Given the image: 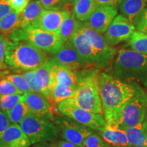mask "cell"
<instances>
[{"label": "cell", "instance_id": "6da1fadb", "mask_svg": "<svg viewBox=\"0 0 147 147\" xmlns=\"http://www.w3.org/2000/svg\"><path fill=\"white\" fill-rule=\"evenodd\" d=\"M142 89L137 83H127L115 78L113 74L100 72L99 91L103 115L108 125L117 127L123 109Z\"/></svg>", "mask_w": 147, "mask_h": 147}, {"label": "cell", "instance_id": "7a4b0ae2", "mask_svg": "<svg viewBox=\"0 0 147 147\" xmlns=\"http://www.w3.org/2000/svg\"><path fill=\"white\" fill-rule=\"evenodd\" d=\"M113 76L127 83L147 87V55L133 49H121L114 61Z\"/></svg>", "mask_w": 147, "mask_h": 147}, {"label": "cell", "instance_id": "3957f363", "mask_svg": "<svg viewBox=\"0 0 147 147\" xmlns=\"http://www.w3.org/2000/svg\"><path fill=\"white\" fill-rule=\"evenodd\" d=\"M78 85L74 95L69 100L82 109L103 115L102 100L99 91L100 69L94 67L76 70Z\"/></svg>", "mask_w": 147, "mask_h": 147}, {"label": "cell", "instance_id": "277c9868", "mask_svg": "<svg viewBox=\"0 0 147 147\" xmlns=\"http://www.w3.org/2000/svg\"><path fill=\"white\" fill-rule=\"evenodd\" d=\"M48 59L47 53L28 42L10 41L5 62L16 71H27L40 67Z\"/></svg>", "mask_w": 147, "mask_h": 147}, {"label": "cell", "instance_id": "5b68a950", "mask_svg": "<svg viewBox=\"0 0 147 147\" xmlns=\"http://www.w3.org/2000/svg\"><path fill=\"white\" fill-rule=\"evenodd\" d=\"M8 36L12 41L28 42L38 49L52 55L55 54L63 44L55 33L31 26L14 29Z\"/></svg>", "mask_w": 147, "mask_h": 147}, {"label": "cell", "instance_id": "8992f818", "mask_svg": "<svg viewBox=\"0 0 147 147\" xmlns=\"http://www.w3.org/2000/svg\"><path fill=\"white\" fill-rule=\"evenodd\" d=\"M18 125L32 145L54 142L59 135L57 129L52 121L38 117L30 111Z\"/></svg>", "mask_w": 147, "mask_h": 147}, {"label": "cell", "instance_id": "52a82bcc", "mask_svg": "<svg viewBox=\"0 0 147 147\" xmlns=\"http://www.w3.org/2000/svg\"><path fill=\"white\" fill-rule=\"evenodd\" d=\"M57 109L59 113L95 131H101L108 125L102 115L79 108L69 99L59 103Z\"/></svg>", "mask_w": 147, "mask_h": 147}, {"label": "cell", "instance_id": "ba28073f", "mask_svg": "<svg viewBox=\"0 0 147 147\" xmlns=\"http://www.w3.org/2000/svg\"><path fill=\"white\" fill-rule=\"evenodd\" d=\"M53 123L63 140L80 147L82 146L85 139L94 132L91 129L61 113L54 116Z\"/></svg>", "mask_w": 147, "mask_h": 147}, {"label": "cell", "instance_id": "9c48e42d", "mask_svg": "<svg viewBox=\"0 0 147 147\" xmlns=\"http://www.w3.org/2000/svg\"><path fill=\"white\" fill-rule=\"evenodd\" d=\"M146 106V93L142 89L125 106L116 127L123 129L142 123L145 118Z\"/></svg>", "mask_w": 147, "mask_h": 147}, {"label": "cell", "instance_id": "30bf717a", "mask_svg": "<svg viewBox=\"0 0 147 147\" xmlns=\"http://www.w3.org/2000/svg\"><path fill=\"white\" fill-rule=\"evenodd\" d=\"M82 30L89 40L94 51L97 59V69H102L108 67L116 54L115 49L113 47L108 45L104 37L100 34L84 26L83 24Z\"/></svg>", "mask_w": 147, "mask_h": 147}, {"label": "cell", "instance_id": "8fae6325", "mask_svg": "<svg viewBox=\"0 0 147 147\" xmlns=\"http://www.w3.org/2000/svg\"><path fill=\"white\" fill-rule=\"evenodd\" d=\"M54 63L72 69L79 70L88 67H92L79 54L71 41L64 42L59 50L51 58Z\"/></svg>", "mask_w": 147, "mask_h": 147}, {"label": "cell", "instance_id": "7c38bea8", "mask_svg": "<svg viewBox=\"0 0 147 147\" xmlns=\"http://www.w3.org/2000/svg\"><path fill=\"white\" fill-rule=\"evenodd\" d=\"M136 32V27L123 14L117 16L104 34L108 45L114 47L121 42L129 40Z\"/></svg>", "mask_w": 147, "mask_h": 147}, {"label": "cell", "instance_id": "4fadbf2b", "mask_svg": "<svg viewBox=\"0 0 147 147\" xmlns=\"http://www.w3.org/2000/svg\"><path fill=\"white\" fill-rule=\"evenodd\" d=\"M117 12L115 7L99 6L83 25L99 34H104L117 16Z\"/></svg>", "mask_w": 147, "mask_h": 147}, {"label": "cell", "instance_id": "5bb4252c", "mask_svg": "<svg viewBox=\"0 0 147 147\" xmlns=\"http://www.w3.org/2000/svg\"><path fill=\"white\" fill-rule=\"evenodd\" d=\"M66 14V11L57 8L44 9L39 18L33 25L34 27L57 34Z\"/></svg>", "mask_w": 147, "mask_h": 147}, {"label": "cell", "instance_id": "9a60e30c", "mask_svg": "<svg viewBox=\"0 0 147 147\" xmlns=\"http://www.w3.org/2000/svg\"><path fill=\"white\" fill-rule=\"evenodd\" d=\"M23 100L32 113L42 118L53 121L54 115L51 104L45 96L32 91L23 95Z\"/></svg>", "mask_w": 147, "mask_h": 147}, {"label": "cell", "instance_id": "2e32d148", "mask_svg": "<svg viewBox=\"0 0 147 147\" xmlns=\"http://www.w3.org/2000/svg\"><path fill=\"white\" fill-rule=\"evenodd\" d=\"M30 141L18 124H11L0 138V147H30Z\"/></svg>", "mask_w": 147, "mask_h": 147}, {"label": "cell", "instance_id": "e0dca14e", "mask_svg": "<svg viewBox=\"0 0 147 147\" xmlns=\"http://www.w3.org/2000/svg\"><path fill=\"white\" fill-rule=\"evenodd\" d=\"M54 84H62L77 89L78 85L77 71L54 63L51 69V86Z\"/></svg>", "mask_w": 147, "mask_h": 147}, {"label": "cell", "instance_id": "ac0fdd59", "mask_svg": "<svg viewBox=\"0 0 147 147\" xmlns=\"http://www.w3.org/2000/svg\"><path fill=\"white\" fill-rule=\"evenodd\" d=\"M74 47L77 51L92 67L97 68V59L92 46L82 32V27L75 34L71 40Z\"/></svg>", "mask_w": 147, "mask_h": 147}, {"label": "cell", "instance_id": "d6986e66", "mask_svg": "<svg viewBox=\"0 0 147 147\" xmlns=\"http://www.w3.org/2000/svg\"><path fill=\"white\" fill-rule=\"evenodd\" d=\"M147 8V0H123L119 5L121 14L136 26Z\"/></svg>", "mask_w": 147, "mask_h": 147}, {"label": "cell", "instance_id": "ffe728a7", "mask_svg": "<svg viewBox=\"0 0 147 147\" xmlns=\"http://www.w3.org/2000/svg\"><path fill=\"white\" fill-rule=\"evenodd\" d=\"M53 65L54 62L53 61V60L48 58L40 67L34 69L38 84L42 90V95L45 96L48 100H51V69Z\"/></svg>", "mask_w": 147, "mask_h": 147}, {"label": "cell", "instance_id": "44dd1931", "mask_svg": "<svg viewBox=\"0 0 147 147\" xmlns=\"http://www.w3.org/2000/svg\"><path fill=\"white\" fill-rule=\"evenodd\" d=\"M82 26V24L75 17L74 12L66 11L65 18L57 34L63 43L71 41L73 36Z\"/></svg>", "mask_w": 147, "mask_h": 147}, {"label": "cell", "instance_id": "7402d4cb", "mask_svg": "<svg viewBox=\"0 0 147 147\" xmlns=\"http://www.w3.org/2000/svg\"><path fill=\"white\" fill-rule=\"evenodd\" d=\"M99 132L102 138L110 145L114 146H130L125 132L122 129L107 125Z\"/></svg>", "mask_w": 147, "mask_h": 147}, {"label": "cell", "instance_id": "603a6c76", "mask_svg": "<svg viewBox=\"0 0 147 147\" xmlns=\"http://www.w3.org/2000/svg\"><path fill=\"white\" fill-rule=\"evenodd\" d=\"M43 10V6L40 1H33L29 3L26 8L20 14L19 29L33 26Z\"/></svg>", "mask_w": 147, "mask_h": 147}, {"label": "cell", "instance_id": "cb8c5ba5", "mask_svg": "<svg viewBox=\"0 0 147 147\" xmlns=\"http://www.w3.org/2000/svg\"><path fill=\"white\" fill-rule=\"evenodd\" d=\"M127 140L131 147H147V137L144 122L136 126L124 127Z\"/></svg>", "mask_w": 147, "mask_h": 147}, {"label": "cell", "instance_id": "d4e9b609", "mask_svg": "<svg viewBox=\"0 0 147 147\" xmlns=\"http://www.w3.org/2000/svg\"><path fill=\"white\" fill-rule=\"evenodd\" d=\"M98 7L94 0H74L73 12L79 21L86 22Z\"/></svg>", "mask_w": 147, "mask_h": 147}, {"label": "cell", "instance_id": "484cf974", "mask_svg": "<svg viewBox=\"0 0 147 147\" xmlns=\"http://www.w3.org/2000/svg\"><path fill=\"white\" fill-rule=\"evenodd\" d=\"M76 89L62 84H54L50 90L51 100L59 104L64 100L71 98L74 95Z\"/></svg>", "mask_w": 147, "mask_h": 147}, {"label": "cell", "instance_id": "4316f807", "mask_svg": "<svg viewBox=\"0 0 147 147\" xmlns=\"http://www.w3.org/2000/svg\"><path fill=\"white\" fill-rule=\"evenodd\" d=\"M20 14L12 10L5 17L0 20V32L9 35L14 29H19Z\"/></svg>", "mask_w": 147, "mask_h": 147}, {"label": "cell", "instance_id": "83f0119b", "mask_svg": "<svg viewBox=\"0 0 147 147\" xmlns=\"http://www.w3.org/2000/svg\"><path fill=\"white\" fill-rule=\"evenodd\" d=\"M29 112V108L23 99L21 102L18 103L12 109L6 113V115L11 124H19Z\"/></svg>", "mask_w": 147, "mask_h": 147}, {"label": "cell", "instance_id": "f1b7e54d", "mask_svg": "<svg viewBox=\"0 0 147 147\" xmlns=\"http://www.w3.org/2000/svg\"><path fill=\"white\" fill-rule=\"evenodd\" d=\"M129 45L133 50L147 55V34L136 31L130 38Z\"/></svg>", "mask_w": 147, "mask_h": 147}, {"label": "cell", "instance_id": "f546056e", "mask_svg": "<svg viewBox=\"0 0 147 147\" xmlns=\"http://www.w3.org/2000/svg\"><path fill=\"white\" fill-rule=\"evenodd\" d=\"M4 77L8 80H10L18 90H20L24 94L32 91V90L29 86L27 80L21 74H8Z\"/></svg>", "mask_w": 147, "mask_h": 147}, {"label": "cell", "instance_id": "4dcf8cb0", "mask_svg": "<svg viewBox=\"0 0 147 147\" xmlns=\"http://www.w3.org/2000/svg\"><path fill=\"white\" fill-rule=\"evenodd\" d=\"M23 95L24 94H12L0 95L2 111L6 113L11 109H12L18 103L23 100Z\"/></svg>", "mask_w": 147, "mask_h": 147}, {"label": "cell", "instance_id": "1f68e13d", "mask_svg": "<svg viewBox=\"0 0 147 147\" xmlns=\"http://www.w3.org/2000/svg\"><path fill=\"white\" fill-rule=\"evenodd\" d=\"M82 147H110V145L100 135L93 132L85 139Z\"/></svg>", "mask_w": 147, "mask_h": 147}, {"label": "cell", "instance_id": "d6a6232c", "mask_svg": "<svg viewBox=\"0 0 147 147\" xmlns=\"http://www.w3.org/2000/svg\"><path fill=\"white\" fill-rule=\"evenodd\" d=\"M24 94L5 77L0 78V95Z\"/></svg>", "mask_w": 147, "mask_h": 147}, {"label": "cell", "instance_id": "836d02e7", "mask_svg": "<svg viewBox=\"0 0 147 147\" xmlns=\"http://www.w3.org/2000/svg\"><path fill=\"white\" fill-rule=\"evenodd\" d=\"M23 76L25 77V79L27 80L28 82L29 86L30 87L31 89L32 90L33 92L35 93H38L39 94L42 95V90L40 89V87L38 84V80H37L36 72H35L34 69L32 70H27L22 71L21 74Z\"/></svg>", "mask_w": 147, "mask_h": 147}, {"label": "cell", "instance_id": "e575fe53", "mask_svg": "<svg viewBox=\"0 0 147 147\" xmlns=\"http://www.w3.org/2000/svg\"><path fill=\"white\" fill-rule=\"evenodd\" d=\"M10 40L8 35L2 34L0 35V63L5 64V56ZM6 64V63H5Z\"/></svg>", "mask_w": 147, "mask_h": 147}, {"label": "cell", "instance_id": "d590c367", "mask_svg": "<svg viewBox=\"0 0 147 147\" xmlns=\"http://www.w3.org/2000/svg\"><path fill=\"white\" fill-rule=\"evenodd\" d=\"M10 2L12 10L20 14L28 5L29 0H8Z\"/></svg>", "mask_w": 147, "mask_h": 147}, {"label": "cell", "instance_id": "8d00e7d4", "mask_svg": "<svg viewBox=\"0 0 147 147\" xmlns=\"http://www.w3.org/2000/svg\"><path fill=\"white\" fill-rule=\"evenodd\" d=\"M11 125V123L9 121L8 116L4 112L0 111V138L2 136L5 130Z\"/></svg>", "mask_w": 147, "mask_h": 147}, {"label": "cell", "instance_id": "74e56055", "mask_svg": "<svg viewBox=\"0 0 147 147\" xmlns=\"http://www.w3.org/2000/svg\"><path fill=\"white\" fill-rule=\"evenodd\" d=\"M136 29L138 32L147 34V8L141 16L138 23L136 26Z\"/></svg>", "mask_w": 147, "mask_h": 147}, {"label": "cell", "instance_id": "f35d334b", "mask_svg": "<svg viewBox=\"0 0 147 147\" xmlns=\"http://www.w3.org/2000/svg\"><path fill=\"white\" fill-rule=\"evenodd\" d=\"M12 10V6L8 0H0V20L5 17Z\"/></svg>", "mask_w": 147, "mask_h": 147}, {"label": "cell", "instance_id": "ab89813d", "mask_svg": "<svg viewBox=\"0 0 147 147\" xmlns=\"http://www.w3.org/2000/svg\"><path fill=\"white\" fill-rule=\"evenodd\" d=\"M99 6H113L117 8L123 0H94Z\"/></svg>", "mask_w": 147, "mask_h": 147}, {"label": "cell", "instance_id": "60d3db41", "mask_svg": "<svg viewBox=\"0 0 147 147\" xmlns=\"http://www.w3.org/2000/svg\"><path fill=\"white\" fill-rule=\"evenodd\" d=\"M42 6L45 9H53L59 4L62 0H39Z\"/></svg>", "mask_w": 147, "mask_h": 147}, {"label": "cell", "instance_id": "b9f144b4", "mask_svg": "<svg viewBox=\"0 0 147 147\" xmlns=\"http://www.w3.org/2000/svg\"><path fill=\"white\" fill-rule=\"evenodd\" d=\"M56 144L58 147H80L70 142L65 140H59L57 142H56Z\"/></svg>", "mask_w": 147, "mask_h": 147}, {"label": "cell", "instance_id": "7bdbcfd3", "mask_svg": "<svg viewBox=\"0 0 147 147\" xmlns=\"http://www.w3.org/2000/svg\"><path fill=\"white\" fill-rule=\"evenodd\" d=\"M31 147H58L56 142H44L38 144L32 145Z\"/></svg>", "mask_w": 147, "mask_h": 147}, {"label": "cell", "instance_id": "ee69618b", "mask_svg": "<svg viewBox=\"0 0 147 147\" xmlns=\"http://www.w3.org/2000/svg\"><path fill=\"white\" fill-rule=\"evenodd\" d=\"M9 74L8 67L6 64H3L0 63V78L8 75Z\"/></svg>", "mask_w": 147, "mask_h": 147}, {"label": "cell", "instance_id": "f6af8a7d", "mask_svg": "<svg viewBox=\"0 0 147 147\" xmlns=\"http://www.w3.org/2000/svg\"><path fill=\"white\" fill-rule=\"evenodd\" d=\"M144 124L147 125V93H146V114H145V118L144 120Z\"/></svg>", "mask_w": 147, "mask_h": 147}, {"label": "cell", "instance_id": "bcb514c9", "mask_svg": "<svg viewBox=\"0 0 147 147\" xmlns=\"http://www.w3.org/2000/svg\"><path fill=\"white\" fill-rule=\"evenodd\" d=\"M145 125V132H146V137H147V125H146L144 124Z\"/></svg>", "mask_w": 147, "mask_h": 147}, {"label": "cell", "instance_id": "7dc6e473", "mask_svg": "<svg viewBox=\"0 0 147 147\" xmlns=\"http://www.w3.org/2000/svg\"><path fill=\"white\" fill-rule=\"evenodd\" d=\"M2 109H1V101H0V111H1Z\"/></svg>", "mask_w": 147, "mask_h": 147}, {"label": "cell", "instance_id": "c3c4849f", "mask_svg": "<svg viewBox=\"0 0 147 147\" xmlns=\"http://www.w3.org/2000/svg\"><path fill=\"white\" fill-rule=\"evenodd\" d=\"M114 147H131V146H114Z\"/></svg>", "mask_w": 147, "mask_h": 147}, {"label": "cell", "instance_id": "681fc988", "mask_svg": "<svg viewBox=\"0 0 147 147\" xmlns=\"http://www.w3.org/2000/svg\"></svg>", "mask_w": 147, "mask_h": 147}]
</instances>
